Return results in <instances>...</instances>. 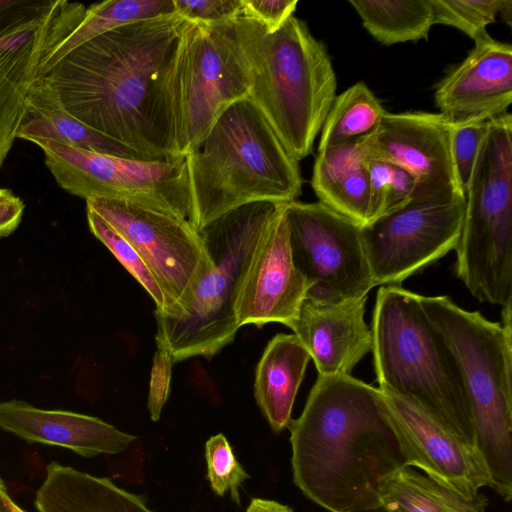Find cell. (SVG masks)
<instances>
[{"label":"cell","instance_id":"obj_1","mask_svg":"<svg viewBox=\"0 0 512 512\" xmlns=\"http://www.w3.org/2000/svg\"><path fill=\"white\" fill-rule=\"evenodd\" d=\"M186 19L143 20L101 34L43 77L65 110L148 159L177 158L162 111V78Z\"/></svg>","mask_w":512,"mask_h":512},{"label":"cell","instance_id":"obj_2","mask_svg":"<svg viewBox=\"0 0 512 512\" xmlns=\"http://www.w3.org/2000/svg\"><path fill=\"white\" fill-rule=\"evenodd\" d=\"M288 428L293 481L329 512L379 507L380 481L406 466L382 391L351 374L318 376Z\"/></svg>","mask_w":512,"mask_h":512},{"label":"cell","instance_id":"obj_3","mask_svg":"<svg viewBox=\"0 0 512 512\" xmlns=\"http://www.w3.org/2000/svg\"><path fill=\"white\" fill-rule=\"evenodd\" d=\"M184 159L193 208L190 224L198 231L243 205L290 203L302 191L298 162L248 98L225 109Z\"/></svg>","mask_w":512,"mask_h":512},{"label":"cell","instance_id":"obj_4","mask_svg":"<svg viewBox=\"0 0 512 512\" xmlns=\"http://www.w3.org/2000/svg\"><path fill=\"white\" fill-rule=\"evenodd\" d=\"M266 28L239 16L185 20L162 78V111L175 156L184 157L233 103L248 97Z\"/></svg>","mask_w":512,"mask_h":512},{"label":"cell","instance_id":"obj_5","mask_svg":"<svg viewBox=\"0 0 512 512\" xmlns=\"http://www.w3.org/2000/svg\"><path fill=\"white\" fill-rule=\"evenodd\" d=\"M420 297L399 285L378 289L370 330L379 389L417 406L475 446L459 369Z\"/></svg>","mask_w":512,"mask_h":512},{"label":"cell","instance_id":"obj_6","mask_svg":"<svg viewBox=\"0 0 512 512\" xmlns=\"http://www.w3.org/2000/svg\"><path fill=\"white\" fill-rule=\"evenodd\" d=\"M422 307L451 351L469 404L474 442L493 489L512 498L511 307L502 324L468 311L447 296H421Z\"/></svg>","mask_w":512,"mask_h":512},{"label":"cell","instance_id":"obj_7","mask_svg":"<svg viewBox=\"0 0 512 512\" xmlns=\"http://www.w3.org/2000/svg\"><path fill=\"white\" fill-rule=\"evenodd\" d=\"M281 204L249 203L198 231L213 261L211 270L179 314L155 316V338L167 346L174 363L195 356L211 358L233 342L239 329L235 306L241 282Z\"/></svg>","mask_w":512,"mask_h":512},{"label":"cell","instance_id":"obj_8","mask_svg":"<svg viewBox=\"0 0 512 512\" xmlns=\"http://www.w3.org/2000/svg\"><path fill=\"white\" fill-rule=\"evenodd\" d=\"M336 74L325 46L292 16L261 37L248 95L297 162L313 150L336 98Z\"/></svg>","mask_w":512,"mask_h":512},{"label":"cell","instance_id":"obj_9","mask_svg":"<svg viewBox=\"0 0 512 512\" xmlns=\"http://www.w3.org/2000/svg\"><path fill=\"white\" fill-rule=\"evenodd\" d=\"M454 265L456 276L480 302H512V117L489 121L465 192Z\"/></svg>","mask_w":512,"mask_h":512},{"label":"cell","instance_id":"obj_10","mask_svg":"<svg viewBox=\"0 0 512 512\" xmlns=\"http://www.w3.org/2000/svg\"><path fill=\"white\" fill-rule=\"evenodd\" d=\"M57 184L84 198L127 200L171 211L190 222L192 199L184 157L159 160L123 158L62 143L33 141Z\"/></svg>","mask_w":512,"mask_h":512},{"label":"cell","instance_id":"obj_11","mask_svg":"<svg viewBox=\"0 0 512 512\" xmlns=\"http://www.w3.org/2000/svg\"><path fill=\"white\" fill-rule=\"evenodd\" d=\"M86 207L134 247L156 278L166 309L155 316L179 314L213 266L198 230L171 211L137 202L91 198Z\"/></svg>","mask_w":512,"mask_h":512},{"label":"cell","instance_id":"obj_12","mask_svg":"<svg viewBox=\"0 0 512 512\" xmlns=\"http://www.w3.org/2000/svg\"><path fill=\"white\" fill-rule=\"evenodd\" d=\"M285 215L293 262L308 285L305 299L335 304L368 296L375 283L360 225L320 202L287 203Z\"/></svg>","mask_w":512,"mask_h":512},{"label":"cell","instance_id":"obj_13","mask_svg":"<svg viewBox=\"0 0 512 512\" xmlns=\"http://www.w3.org/2000/svg\"><path fill=\"white\" fill-rule=\"evenodd\" d=\"M465 200L411 204L361 227L375 286L398 285L436 262L458 244Z\"/></svg>","mask_w":512,"mask_h":512},{"label":"cell","instance_id":"obj_14","mask_svg":"<svg viewBox=\"0 0 512 512\" xmlns=\"http://www.w3.org/2000/svg\"><path fill=\"white\" fill-rule=\"evenodd\" d=\"M451 134L452 124L440 113L385 111L371 138L369 160L388 162L412 177L411 204L463 201Z\"/></svg>","mask_w":512,"mask_h":512},{"label":"cell","instance_id":"obj_15","mask_svg":"<svg viewBox=\"0 0 512 512\" xmlns=\"http://www.w3.org/2000/svg\"><path fill=\"white\" fill-rule=\"evenodd\" d=\"M63 0H20L0 16V169L22 123Z\"/></svg>","mask_w":512,"mask_h":512},{"label":"cell","instance_id":"obj_16","mask_svg":"<svg viewBox=\"0 0 512 512\" xmlns=\"http://www.w3.org/2000/svg\"><path fill=\"white\" fill-rule=\"evenodd\" d=\"M406 466L416 467L435 481L476 494L491 487V478L477 448L457 436L417 406L380 389Z\"/></svg>","mask_w":512,"mask_h":512},{"label":"cell","instance_id":"obj_17","mask_svg":"<svg viewBox=\"0 0 512 512\" xmlns=\"http://www.w3.org/2000/svg\"><path fill=\"white\" fill-rule=\"evenodd\" d=\"M286 204L269 222L241 282L235 306L239 328L268 323L289 327L306 298L308 285L292 258Z\"/></svg>","mask_w":512,"mask_h":512},{"label":"cell","instance_id":"obj_18","mask_svg":"<svg viewBox=\"0 0 512 512\" xmlns=\"http://www.w3.org/2000/svg\"><path fill=\"white\" fill-rule=\"evenodd\" d=\"M434 101L452 125L486 122L512 103V46L487 35L437 85Z\"/></svg>","mask_w":512,"mask_h":512},{"label":"cell","instance_id":"obj_19","mask_svg":"<svg viewBox=\"0 0 512 512\" xmlns=\"http://www.w3.org/2000/svg\"><path fill=\"white\" fill-rule=\"evenodd\" d=\"M367 296L335 304L305 299L289 325L307 349L318 376L350 374L371 351V330L364 320Z\"/></svg>","mask_w":512,"mask_h":512},{"label":"cell","instance_id":"obj_20","mask_svg":"<svg viewBox=\"0 0 512 512\" xmlns=\"http://www.w3.org/2000/svg\"><path fill=\"white\" fill-rule=\"evenodd\" d=\"M0 429L29 443L58 446L83 457L121 453L136 439L97 417L42 409L22 400L0 402Z\"/></svg>","mask_w":512,"mask_h":512},{"label":"cell","instance_id":"obj_21","mask_svg":"<svg viewBox=\"0 0 512 512\" xmlns=\"http://www.w3.org/2000/svg\"><path fill=\"white\" fill-rule=\"evenodd\" d=\"M176 14L173 0H107L86 7L66 1L41 59L39 77L83 43L118 27Z\"/></svg>","mask_w":512,"mask_h":512},{"label":"cell","instance_id":"obj_22","mask_svg":"<svg viewBox=\"0 0 512 512\" xmlns=\"http://www.w3.org/2000/svg\"><path fill=\"white\" fill-rule=\"evenodd\" d=\"M372 136L319 150L311 179L320 203L361 227L369 223L367 162Z\"/></svg>","mask_w":512,"mask_h":512},{"label":"cell","instance_id":"obj_23","mask_svg":"<svg viewBox=\"0 0 512 512\" xmlns=\"http://www.w3.org/2000/svg\"><path fill=\"white\" fill-rule=\"evenodd\" d=\"M34 504L39 512H153L109 479L58 462L47 465Z\"/></svg>","mask_w":512,"mask_h":512},{"label":"cell","instance_id":"obj_24","mask_svg":"<svg viewBox=\"0 0 512 512\" xmlns=\"http://www.w3.org/2000/svg\"><path fill=\"white\" fill-rule=\"evenodd\" d=\"M17 138L30 142L48 139L94 153L152 160L95 131L68 113L43 77H38L27 96Z\"/></svg>","mask_w":512,"mask_h":512},{"label":"cell","instance_id":"obj_25","mask_svg":"<svg viewBox=\"0 0 512 512\" xmlns=\"http://www.w3.org/2000/svg\"><path fill=\"white\" fill-rule=\"evenodd\" d=\"M311 357L295 334H277L255 371L254 395L275 433L287 428L298 389Z\"/></svg>","mask_w":512,"mask_h":512},{"label":"cell","instance_id":"obj_26","mask_svg":"<svg viewBox=\"0 0 512 512\" xmlns=\"http://www.w3.org/2000/svg\"><path fill=\"white\" fill-rule=\"evenodd\" d=\"M379 503L388 512H486L484 494H464L412 467L403 466L382 478Z\"/></svg>","mask_w":512,"mask_h":512},{"label":"cell","instance_id":"obj_27","mask_svg":"<svg viewBox=\"0 0 512 512\" xmlns=\"http://www.w3.org/2000/svg\"><path fill=\"white\" fill-rule=\"evenodd\" d=\"M349 4L368 33L387 46L426 39L435 24L431 0H350Z\"/></svg>","mask_w":512,"mask_h":512},{"label":"cell","instance_id":"obj_28","mask_svg":"<svg viewBox=\"0 0 512 512\" xmlns=\"http://www.w3.org/2000/svg\"><path fill=\"white\" fill-rule=\"evenodd\" d=\"M385 109L364 82L337 95L321 129L318 151L373 135Z\"/></svg>","mask_w":512,"mask_h":512},{"label":"cell","instance_id":"obj_29","mask_svg":"<svg viewBox=\"0 0 512 512\" xmlns=\"http://www.w3.org/2000/svg\"><path fill=\"white\" fill-rule=\"evenodd\" d=\"M435 24L454 27L474 41L488 34L486 28L501 14L510 26L511 0H431Z\"/></svg>","mask_w":512,"mask_h":512},{"label":"cell","instance_id":"obj_30","mask_svg":"<svg viewBox=\"0 0 512 512\" xmlns=\"http://www.w3.org/2000/svg\"><path fill=\"white\" fill-rule=\"evenodd\" d=\"M86 215L92 234L110 250L124 268L143 286L155 303V312H164L166 309L164 293L134 247L95 211L86 207Z\"/></svg>","mask_w":512,"mask_h":512},{"label":"cell","instance_id":"obj_31","mask_svg":"<svg viewBox=\"0 0 512 512\" xmlns=\"http://www.w3.org/2000/svg\"><path fill=\"white\" fill-rule=\"evenodd\" d=\"M367 169L369 223L384 214L406 206L411 201L414 181L405 170L379 160H368Z\"/></svg>","mask_w":512,"mask_h":512},{"label":"cell","instance_id":"obj_32","mask_svg":"<svg viewBox=\"0 0 512 512\" xmlns=\"http://www.w3.org/2000/svg\"><path fill=\"white\" fill-rule=\"evenodd\" d=\"M205 458L211 489L218 496L229 492L232 500L239 504V488L250 476L236 459L223 434L219 433L207 440Z\"/></svg>","mask_w":512,"mask_h":512},{"label":"cell","instance_id":"obj_33","mask_svg":"<svg viewBox=\"0 0 512 512\" xmlns=\"http://www.w3.org/2000/svg\"><path fill=\"white\" fill-rule=\"evenodd\" d=\"M488 126L489 121L452 125V156L464 192L469 186Z\"/></svg>","mask_w":512,"mask_h":512},{"label":"cell","instance_id":"obj_34","mask_svg":"<svg viewBox=\"0 0 512 512\" xmlns=\"http://www.w3.org/2000/svg\"><path fill=\"white\" fill-rule=\"evenodd\" d=\"M153 357L147 407L153 421H158L166 403L172 375L173 359L167 346L156 340Z\"/></svg>","mask_w":512,"mask_h":512},{"label":"cell","instance_id":"obj_35","mask_svg":"<svg viewBox=\"0 0 512 512\" xmlns=\"http://www.w3.org/2000/svg\"><path fill=\"white\" fill-rule=\"evenodd\" d=\"M176 13L186 20L220 22L243 13L242 0H173Z\"/></svg>","mask_w":512,"mask_h":512},{"label":"cell","instance_id":"obj_36","mask_svg":"<svg viewBox=\"0 0 512 512\" xmlns=\"http://www.w3.org/2000/svg\"><path fill=\"white\" fill-rule=\"evenodd\" d=\"M242 15L261 23L267 32L279 29L296 10L297 0H242Z\"/></svg>","mask_w":512,"mask_h":512},{"label":"cell","instance_id":"obj_37","mask_svg":"<svg viewBox=\"0 0 512 512\" xmlns=\"http://www.w3.org/2000/svg\"><path fill=\"white\" fill-rule=\"evenodd\" d=\"M24 208V202L16 195L0 201V238L15 231L22 220Z\"/></svg>","mask_w":512,"mask_h":512},{"label":"cell","instance_id":"obj_38","mask_svg":"<svg viewBox=\"0 0 512 512\" xmlns=\"http://www.w3.org/2000/svg\"><path fill=\"white\" fill-rule=\"evenodd\" d=\"M246 512H293V510L289 506L273 500L253 498Z\"/></svg>","mask_w":512,"mask_h":512},{"label":"cell","instance_id":"obj_39","mask_svg":"<svg viewBox=\"0 0 512 512\" xmlns=\"http://www.w3.org/2000/svg\"><path fill=\"white\" fill-rule=\"evenodd\" d=\"M9 499L7 487L0 478V512H12L8 504Z\"/></svg>","mask_w":512,"mask_h":512},{"label":"cell","instance_id":"obj_40","mask_svg":"<svg viewBox=\"0 0 512 512\" xmlns=\"http://www.w3.org/2000/svg\"><path fill=\"white\" fill-rule=\"evenodd\" d=\"M20 0H0V16L15 7Z\"/></svg>","mask_w":512,"mask_h":512},{"label":"cell","instance_id":"obj_41","mask_svg":"<svg viewBox=\"0 0 512 512\" xmlns=\"http://www.w3.org/2000/svg\"><path fill=\"white\" fill-rule=\"evenodd\" d=\"M15 194L7 188H0V201L12 198Z\"/></svg>","mask_w":512,"mask_h":512},{"label":"cell","instance_id":"obj_42","mask_svg":"<svg viewBox=\"0 0 512 512\" xmlns=\"http://www.w3.org/2000/svg\"><path fill=\"white\" fill-rule=\"evenodd\" d=\"M8 504L12 512H26L21 509L11 498L9 499Z\"/></svg>","mask_w":512,"mask_h":512},{"label":"cell","instance_id":"obj_43","mask_svg":"<svg viewBox=\"0 0 512 512\" xmlns=\"http://www.w3.org/2000/svg\"><path fill=\"white\" fill-rule=\"evenodd\" d=\"M356 512H388V511L385 510L384 508H382L381 506H379L376 508L366 509V510H361V511H356Z\"/></svg>","mask_w":512,"mask_h":512}]
</instances>
